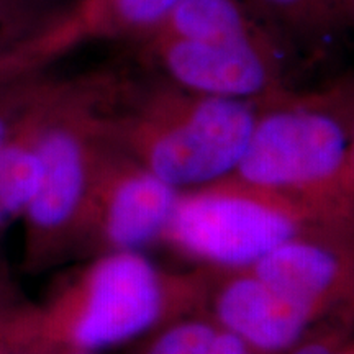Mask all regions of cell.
Instances as JSON below:
<instances>
[{
	"label": "cell",
	"instance_id": "603a6c76",
	"mask_svg": "<svg viewBox=\"0 0 354 354\" xmlns=\"http://www.w3.org/2000/svg\"><path fill=\"white\" fill-rule=\"evenodd\" d=\"M335 354H354V346H351V348H343V346H339V348L335 351Z\"/></svg>",
	"mask_w": 354,
	"mask_h": 354
},
{
	"label": "cell",
	"instance_id": "5bb4252c",
	"mask_svg": "<svg viewBox=\"0 0 354 354\" xmlns=\"http://www.w3.org/2000/svg\"><path fill=\"white\" fill-rule=\"evenodd\" d=\"M61 84L63 81L48 77L44 71L0 84V146L15 138L33 120Z\"/></svg>",
	"mask_w": 354,
	"mask_h": 354
},
{
	"label": "cell",
	"instance_id": "277c9868",
	"mask_svg": "<svg viewBox=\"0 0 354 354\" xmlns=\"http://www.w3.org/2000/svg\"><path fill=\"white\" fill-rule=\"evenodd\" d=\"M315 207L227 177L180 194L162 243L221 271L250 269L307 233Z\"/></svg>",
	"mask_w": 354,
	"mask_h": 354
},
{
	"label": "cell",
	"instance_id": "8992f818",
	"mask_svg": "<svg viewBox=\"0 0 354 354\" xmlns=\"http://www.w3.org/2000/svg\"><path fill=\"white\" fill-rule=\"evenodd\" d=\"M180 190L113 145L102 153L84 215L77 251H141L162 241Z\"/></svg>",
	"mask_w": 354,
	"mask_h": 354
},
{
	"label": "cell",
	"instance_id": "5b68a950",
	"mask_svg": "<svg viewBox=\"0 0 354 354\" xmlns=\"http://www.w3.org/2000/svg\"><path fill=\"white\" fill-rule=\"evenodd\" d=\"M351 127L318 107H287L258 115L240 165V183L322 207L326 194L351 176Z\"/></svg>",
	"mask_w": 354,
	"mask_h": 354
},
{
	"label": "cell",
	"instance_id": "2e32d148",
	"mask_svg": "<svg viewBox=\"0 0 354 354\" xmlns=\"http://www.w3.org/2000/svg\"><path fill=\"white\" fill-rule=\"evenodd\" d=\"M218 326L203 320L174 322L145 354H209Z\"/></svg>",
	"mask_w": 354,
	"mask_h": 354
},
{
	"label": "cell",
	"instance_id": "30bf717a",
	"mask_svg": "<svg viewBox=\"0 0 354 354\" xmlns=\"http://www.w3.org/2000/svg\"><path fill=\"white\" fill-rule=\"evenodd\" d=\"M261 35L240 0H179L145 39H225Z\"/></svg>",
	"mask_w": 354,
	"mask_h": 354
},
{
	"label": "cell",
	"instance_id": "52a82bcc",
	"mask_svg": "<svg viewBox=\"0 0 354 354\" xmlns=\"http://www.w3.org/2000/svg\"><path fill=\"white\" fill-rule=\"evenodd\" d=\"M177 86L201 95L250 100L274 82L271 55L261 35L225 39H146Z\"/></svg>",
	"mask_w": 354,
	"mask_h": 354
},
{
	"label": "cell",
	"instance_id": "9a60e30c",
	"mask_svg": "<svg viewBox=\"0 0 354 354\" xmlns=\"http://www.w3.org/2000/svg\"><path fill=\"white\" fill-rule=\"evenodd\" d=\"M69 12L56 0H0V55L46 33Z\"/></svg>",
	"mask_w": 354,
	"mask_h": 354
},
{
	"label": "cell",
	"instance_id": "9c48e42d",
	"mask_svg": "<svg viewBox=\"0 0 354 354\" xmlns=\"http://www.w3.org/2000/svg\"><path fill=\"white\" fill-rule=\"evenodd\" d=\"M250 271L274 290L318 313L342 297L349 276L342 253L305 234L274 248Z\"/></svg>",
	"mask_w": 354,
	"mask_h": 354
},
{
	"label": "cell",
	"instance_id": "d6986e66",
	"mask_svg": "<svg viewBox=\"0 0 354 354\" xmlns=\"http://www.w3.org/2000/svg\"><path fill=\"white\" fill-rule=\"evenodd\" d=\"M209 354H259L250 344H246L236 335L218 328L214 342H212Z\"/></svg>",
	"mask_w": 354,
	"mask_h": 354
},
{
	"label": "cell",
	"instance_id": "7a4b0ae2",
	"mask_svg": "<svg viewBox=\"0 0 354 354\" xmlns=\"http://www.w3.org/2000/svg\"><path fill=\"white\" fill-rule=\"evenodd\" d=\"M104 81H63L33 123L39 159L37 192L24 218V266L41 272L77 251L102 153L109 145Z\"/></svg>",
	"mask_w": 354,
	"mask_h": 354
},
{
	"label": "cell",
	"instance_id": "7c38bea8",
	"mask_svg": "<svg viewBox=\"0 0 354 354\" xmlns=\"http://www.w3.org/2000/svg\"><path fill=\"white\" fill-rule=\"evenodd\" d=\"M179 0H79L74 6L86 38L146 37Z\"/></svg>",
	"mask_w": 354,
	"mask_h": 354
},
{
	"label": "cell",
	"instance_id": "ba28073f",
	"mask_svg": "<svg viewBox=\"0 0 354 354\" xmlns=\"http://www.w3.org/2000/svg\"><path fill=\"white\" fill-rule=\"evenodd\" d=\"M212 304L216 326L236 335L259 354L290 351L322 317L274 290L250 269L228 271L214 289Z\"/></svg>",
	"mask_w": 354,
	"mask_h": 354
},
{
	"label": "cell",
	"instance_id": "7402d4cb",
	"mask_svg": "<svg viewBox=\"0 0 354 354\" xmlns=\"http://www.w3.org/2000/svg\"><path fill=\"white\" fill-rule=\"evenodd\" d=\"M349 166H351V176L354 177V122L351 123V145H349Z\"/></svg>",
	"mask_w": 354,
	"mask_h": 354
},
{
	"label": "cell",
	"instance_id": "4fadbf2b",
	"mask_svg": "<svg viewBox=\"0 0 354 354\" xmlns=\"http://www.w3.org/2000/svg\"><path fill=\"white\" fill-rule=\"evenodd\" d=\"M82 39H86L82 26L71 8L68 17L46 33L0 55V84L44 71L53 61Z\"/></svg>",
	"mask_w": 354,
	"mask_h": 354
},
{
	"label": "cell",
	"instance_id": "e0dca14e",
	"mask_svg": "<svg viewBox=\"0 0 354 354\" xmlns=\"http://www.w3.org/2000/svg\"><path fill=\"white\" fill-rule=\"evenodd\" d=\"M269 10L289 21L330 20V0H259Z\"/></svg>",
	"mask_w": 354,
	"mask_h": 354
},
{
	"label": "cell",
	"instance_id": "ac0fdd59",
	"mask_svg": "<svg viewBox=\"0 0 354 354\" xmlns=\"http://www.w3.org/2000/svg\"><path fill=\"white\" fill-rule=\"evenodd\" d=\"M25 304L26 300L13 286V281L7 274L6 268L0 264V333L6 330V326Z\"/></svg>",
	"mask_w": 354,
	"mask_h": 354
},
{
	"label": "cell",
	"instance_id": "cb8c5ba5",
	"mask_svg": "<svg viewBox=\"0 0 354 354\" xmlns=\"http://www.w3.org/2000/svg\"><path fill=\"white\" fill-rule=\"evenodd\" d=\"M0 354H6V346H2V344H0Z\"/></svg>",
	"mask_w": 354,
	"mask_h": 354
},
{
	"label": "cell",
	"instance_id": "44dd1931",
	"mask_svg": "<svg viewBox=\"0 0 354 354\" xmlns=\"http://www.w3.org/2000/svg\"><path fill=\"white\" fill-rule=\"evenodd\" d=\"M330 20L354 28V0H330Z\"/></svg>",
	"mask_w": 354,
	"mask_h": 354
},
{
	"label": "cell",
	"instance_id": "6da1fadb",
	"mask_svg": "<svg viewBox=\"0 0 354 354\" xmlns=\"http://www.w3.org/2000/svg\"><path fill=\"white\" fill-rule=\"evenodd\" d=\"M203 292L202 277L167 272L138 251L95 254L41 304L26 302L0 344L71 353L118 346L187 312Z\"/></svg>",
	"mask_w": 354,
	"mask_h": 354
},
{
	"label": "cell",
	"instance_id": "8fae6325",
	"mask_svg": "<svg viewBox=\"0 0 354 354\" xmlns=\"http://www.w3.org/2000/svg\"><path fill=\"white\" fill-rule=\"evenodd\" d=\"M38 113L15 138L0 146V240L13 221L24 218L37 192L39 159L33 145V123Z\"/></svg>",
	"mask_w": 354,
	"mask_h": 354
},
{
	"label": "cell",
	"instance_id": "d4e9b609",
	"mask_svg": "<svg viewBox=\"0 0 354 354\" xmlns=\"http://www.w3.org/2000/svg\"><path fill=\"white\" fill-rule=\"evenodd\" d=\"M69 354H92V353H69Z\"/></svg>",
	"mask_w": 354,
	"mask_h": 354
},
{
	"label": "cell",
	"instance_id": "ffe728a7",
	"mask_svg": "<svg viewBox=\"0 0 354 354\" xmlns=\"http://www.w3.org/2000/svg\"><path fill=\"white\" fill-rule=\"evenodd\" d=\"M339 348L338 339L335 336H323L307 343H299L290 349V354H335Z\"/></svg>",
	"mask_w": 354,
	"mask_h": 354
},
{
	"label": "cell",
	"instance_id": "3957f363",
	"mask_svg": "<svg viewBox=\"0 0 354 354\" xmlns=\"http://www.w3.org/2000/svg\"><path fill=\"white\" fill-rule=\"evenodd\" d=\"M258 113L250 100L158 91L107 118V135L180 192L227 179L240 165Z\"/></svg>",
	"mask_w": 354,
	"mask_h": 354
}]
</instances>
